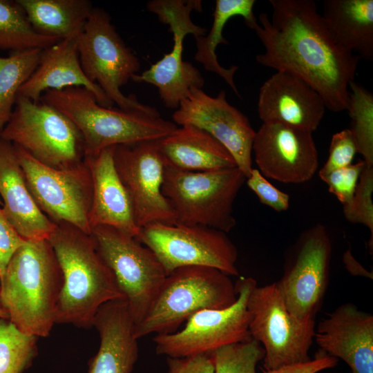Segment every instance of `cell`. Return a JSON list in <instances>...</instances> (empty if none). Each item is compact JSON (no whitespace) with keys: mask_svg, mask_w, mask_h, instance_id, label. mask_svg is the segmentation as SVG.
Returning <instances> with one entry per match:
<instances>
[{"mask_svg":"<svg viewBox=\"0 0 373 373\" xmlns=\"http://www.w3.org/2000/svg\"><path fill=\"white\" fill-rule=\"evenodd\" d=\"M60 40L37 33L17 0H0V51L43 50Z\"/></svg>","mask_w":373,"mask_h":373,"instance_id":"f1b7e54d","label":"cell"},{"mask_svg":"<svg viewBox=\"0 0 373 373\" xmlns=\"http://www.w3.org/2000/svg\"><path fill=\"white\" fill-rule=\"evenodd\" d=\"M251 337L265 350V371L308 362L315 318H298L287 309L276 282L255 286L247 300Z\"/></svg>","mask_w":373,"mask_h":373,"instance_id":"9c48e42d","label":"cell"},{"mask_svg":"<svg viewBox=\"0 0 373 373\" xmlns=\"http://www.w3.org/2000/svg\"><path fill=\"white\" fill-rule=\"evenodd\" d=\"M90 234L137 326L155 299L167 276L165 270L155 254L129 234L104 225L93 227Z\"/></svg>","mask_w":373,"mask_h":373,"instance_id":"30bf717a","label":"cell"},{"mask_svg":"<svg viewBox=\"0 0 373 373\" xmlns=\"http://www.w3.org/2000/svg\"><path fill=\"white\" fill-rule=\"evenodd\" d=\"M14 147L39 209L55 224L68 223L90 234L93 181L86 161L72 168L55 169L37 161L20 147Z\"/></svg>","mask_w":373,"mask_h":373,"instance_id":"5bb4252c","label":"cell"},{"mask_svg":"<svg viewBox=\"0 0 373 373\" xmlns=\"http://www.w3.org/2000/svg\"><path fill=\"white\" fill-rule=\"evenodd\" d=\"M237 299L229 275L208 267L178 268L169 274L143 320L135 326L139 339L154 334H169L196 312L224 309Z\"/></svg>","mask_w":373,"mask_h":373,"instance_id":"5b68a950","label":"cell"},{"mask_svg":"<svg viewBox=\"0 0 373 373\" xmlns=\"http://www.w3.org/2000/svg\"><path fill=\"white\" fill-rule=\"evenodd\" d=\"M321 16L336 44L373 59V0H325Z\"/></svg>","mask_w":373,"mask_h":373,"instance_id":"484cf974","label":"cell"},{"mask_svg":"<svg viewBox=\"0 0 373 373\" xmlns=\"http://www.w3.org/2000/svg\"><path fill=\"white\" fill-rule=\"evenodd\" d=\"M93 326L98 331L100 344L90 360L88 373H131L138 358V338L125 298L102 305Z\"/></svg>","mask_w":373,"mask_h":373,"instance_id":"44dd1931","label":"cell"},{"mask_svg":"<svg viewBox=\"0 0 373 373\" xmlns=\"http://www.w3.org/2000/svg\"><path fill=\"white\" fill-rule=\"evenodd\" d=\"M347 111L351 119V128L357 146L367 164L373 165V95L352 82Z\"/></svg>","mask_w":373,"mask_h":373,"instance_id":"4dcf8cb0","label":"cell"},{"mask_svg":"<svg viewBox=\"0 0 373 373\" xmlns=\"http://www.w3.org/2000/svg\"><path fill=\"white\" fill-rule=\"evenodd\" d=\"M0 207V278L14 254L26 242Z\"/></svg>","mask_w":373,"mask_h":373,"instance_id":"74e56055","label":"cell"},{"mask_svg":"<svg viewBox=\"0 0 373 373\" xmlns=\"http://www.w3.org/2000/svg\"><path fill=\"white\" fill-rule=\"evenodd\" d=\"M332 243L326 227L303 231L289 251L276 282L287 310L298 318H315L327 289Z\"/></svg>","mask_w":373,"mask_h":373,"instance_id":"9a60e30c","label":"cell"},{"mask_svg":"<svg viewBox=\"0 0 373 373\" xmlns=\"http://www.w3.org/2000/svg\"><path fill=\"white\" fill-rule=\"evenodd\" d=\"M314 339L326 354L344 361L352 373H373L372 314L342 304L319 321Z\"/></svg>","mask_w":373,"mask_h":373,"instance_id":"d6986e66","label":"cell"},{"mask_svg":"<svg viewBox=\"0 0 373 373\" xmlns=\"http://www.w3.org/2000/svg\"><path fill=\"white\" fill-rule=\"evenodd\" d=\"M269 2L271 17L262 12L249 27L265 49L256 57L257 62L302 79L320 94L327 109L347 110L349 85L361 57L336 44L314 1Z\"/></svg>","mask_w":373,"mask_h":373,"instance_id":"6da1fadb","label":"cell"},{"mask_svg":"<svg viewBox=\"0 0 373 373\" xmlns=\"http://www.w3.org/2000/svg\"><path fill=\"white\" fill-rule=\"evenodd\" d=\"M0 198L3 210L25 240H48L57 227L37 207L14 145L0 137Z\"/></svg>","mask_w":373,"mask_h":373,"instance_id":"7402d4cb","label":"cell"},{"mask_svg":"<svg viewBox=\"0 0 373 373\" xmlns=\"http://www.w3.org/2000/svg\"><path fill=\"white\" fill-rule=\"evenodd\" d=\"M39 35L76 39L93 8L88 0H17Z\"/></svg>","mask_w":373,"mask_h":373,"instance_id":"4316f807","label":"cell"},{"mask_svg":"<svg viewBox=\"0 0 373 373\" xmlns=\"http://www.w3.org/2000/svg\"><path fill=\"white\" fill-rule=\"evenodd\" d=\"M136 239L156 256L166 275L184 267L202 266L239 275L238 252L227 233L205 226L154 222L140 229Z\"/></svg>","mask_w":373,"mask_h":373,"instance_id":"8fae6325","label":"cell"},{"mask_svg":"<svg viewBox=\"0 0 373 373\" xmlns=\"http://www.w3.org/2000/svg\"><path fill=\"white\" fill-rule=\"evenodd\" d=\"M157 141L117 145L113 150L116 171L128 193L140 229L154 222H177L162 190L166 166Z\"/></svg>","mask_w":373,"mask_h":373,"instance_id":"2e32d148","label":"cell"},{"mask_svg":"<svg viewBox=\"0 0 373 373\" xmlns=\"http://www.w3.org/2000/svg\"><path fill=\"white\" fill-rule=\"evenodd\" d=\"M246 182L248 187L257 195L262 204L278 212L288 209L289 195L271 184L258 169H252Z\"/></svg>","mask_w":373,"mask_h":373,"instance_id":"8d00e7d4","label":"cell"},{"mask_svg":"<svg viewBox=\"0 0 373 373\" xmlns=\"http://www.w3.org/2000/svg\"><path fill=\"white\" fill-rule=\"evenodd\" d=\"M343 260L347 271L355 276H361L372 278V274L366 270L363 267L355 260L351 254L350 250H347L343 256Z\"/></svg>","mask_w":373,"mask_h":373,"instance_id":"60d3db41","label":"cell"},{"mask_svg":"<svg viewBox=\"0 0 373 373\" xmlns=\"http://www.w3.org/2000/svg\"><path fill=\"white\" fill-rule=\"evenodd\" d=\"M255 2L254 0H216L213 21L209 34L195 37L197 48L195 60L200 62L206 70L221 77L238 96L240 95L233 79L238 66H232L229 68L222 66L218 61L216 50L218 45L228 44L222 35V31L231 18L242 17L248 27L258 21L253 10Z\"/></svg>","mask_w":373,"mask_h":373,"instance_id":"83f0119b","label":"cell"},{"mask_svg":"<svg viewBox=\"0 0 373 373\" xmlns=\"http://www.w3.org/2000/svg\"><path fill=\"white\" fill-rule=\"evenodd\" d=\"M356 153V140L350 128L334 133L331 139L328 158L318 174L352 164Z\"/></svg>","mask_w":373,"mask_h":373,"instance_id":"d590c367","label":"cell"},{"mask_svg":"<svg viewBox=\"0 0 373 373\" xmlns=\"http://www.w3.org/2000/svg\"><path fill=\"white\" fill-rule=\"evenodd\" d=\"M326 109L314 88L286 71H276L259 90L258 113L262 122H276L313 133Z\"/></svg>","mask_w":373,"mask_h":373,"instance_id":"ffe728a7","label":"cell"},{"mask_svg":"<svg viewBox=\"0 0 373 373\" xmlns=\"http://www.w3.org/2000/svg\"><path fill=\"white\" fill-rule=\"evenodd\" d=\"M41 49H31L0 57V132L9 121L21 86L36 69Z\"/></svg>","mask_w":373,"mask_h":373,"instance_id":"f546056e","label":"cell"},{"mask_svg":"<svg viewBox=\"0 0 373 373\" xmlns=\"http://www.w3.org/2000/svg\"><path fill=\"white\" fill-rule=\"evenodd\" d=\"M373 165H365L361 172L352 202L343 206V211L347 221L366 226L371 232L368 242L370 254L373 249Z\"/></svg>","mask_w":373,"mask_h":373,"instance_id":"836d02e7","label":"cell"},{"mask_svg":"<svg viewBox=\"0 0 373 373\" xmlns=\"http://www.w3.org/2000/svg\"><path fill=\"white\" fill-rule=\"evenodd\" d=\"M114 146L85 157L93 181L89 215L90 229L109 226L136 238L140 232L128 193L117 174L113 160Z\"/></svg>","mask_w":373,"mask_h":373,"instance_id":"603a6c76","label":"cell"},{"mask_svg":"<svg viewBox=\"0 0 373 373\" xmlns=\"http://www.w3.org/2000/svg\"><path fill=\"white\" fill-rule=\"evenodd\" d=\"M337 363V358L325 353H319L314 359H311L308 362L285 366L274 370L264 371V373H317L334 367Z\"/></svg>","mask_w":373,"mask_h":373,"instance_id":"ab89813d","label":"cell"},{"mask_svg":"<svg viewBox=\"0 0 373 373\" xmlns=\"http://www.w3.org/2000/svg\"><path fill=\"white\" fill-rule=\"evenodd\" d=\"M63 275L56 323L93 326L104 303L124 298L115 276L98 254L90 236L68 223H57L48 239Z\"/></svg>","mask_w":373,"mask_h":373,"instance_id":"3957f363","label":"cell"},{"mask_svg":"<svg viewBox=\"0 0 373 373\" xmlns=\"http://www.w3.org/2000/svg\"><path fill=\"white\" fill-rule=\"evenodd\" d=\"M76 42L85 75L113 104L124 110L160 115L155 108L140 103L135 95L126 96L122 93L121 88L137 74L140 63L104 10L93 7Z\"/></svg>","mask_w":373,"mask_h":373,"instance_id":"ba28073f","label":"cell"},{"mask_svg":"<svg viewBox=\"0 0 373 373\" xmlns=\"http://www.w3.org/2000/svg\"><path fill=\"white\" fill-rule=\"evenodd\" d=\"M0 318L8 319L7 312L1 307H0Z\"/></svg>","mask_w":373,"mask_h":373,"instance_id":"b9f144b4","label":"cell"},{"mask_svg":"<svg viewBox=\"0 0 373 373\" xmlns=\"http://www.w3.org/2000/svg\"><path fill=\"white\" fill-rule=\"evenodd\" d=\"M146 9L155 14L162 23L169 25L173 45L169 53L142 74L134 75L131 80L154 85L164 106L177 109L191 88H202L204 84L200 70L182 59L184 37L189 34L195 37L204 36L207 32L191 18L193 10L202 11L201 1L153 0L148 2Z\"/></svg>","mask_w":373,"mask_h":373,"instance_id":"7c38bea8","label":"cell"},{"mask_svg":"<svg viewBox=\"0 0 373 373\" xmlns=\"http://www.w3.org/2000/svg\"><path fill=\"white\" fill-rule=\"evenodd\" d=\"M256 285L254 278L240 277L235 284L237 299L233 304L199 311L180 331L155 334L153 341L156 353L167 357L211 354L222 346L251 339L247 300Z\"/></svg>","mask_w":373,"mask_h":373,"instance_id":"4fadbf2b","label":"cell"},{"mask_svg":"<svg viewBox=\"0 0 373 373\" xmlns=\"http://www.w3.org/2000/svg\"><path fill=\"white\" fill-rule=\"evenodd\" d=\"M0 205H3V203H2V201H1V198H0Z\"/></svg>","mask_w":373,"mask_h":373,"instance_id":"7bdbcfd3","label":"cell"},{"mask_svg":"<svg viewBox=\"0 0 373 373\" xmlns=\"http://www.w3.org/2000/svg\"><path fill=\"white\" fill-rule=\"evenodd\" d=\"M0 137L55 169L72 168L84 160L83 140L77 126L61 112L41 101L18 95Z\"/></svg>","mask_w":373,"mask_h":373,"instance_id":"52a82bcc","label":"cell"},{"mask_svg":"<svg viewBox=\"0 0 373 373\" xmlns=\"http://www.w3.org/2000/svg\"><path fill=\"white\" fill-rule=\"evenodd\" d=\"M246 179L237 166L208 171L166 166L162 190L177 222L228 233L236 225L233 206Z\"/></svg>","mask_w":373,"mask_h":373,"instance_id":"8992f818","label":"cell"},{"mask_svg":"<svg viewBox=\"0 0 373 373\" xmlns=\"http://www.w3.org/2000/svg\"><path fill=\"white\" fill-rule=\"evenodd\" d=\"M213 373H257V363L265 356L260 343L253 339L222 346L211 353Z\"/></svg>","mask_w":373,"mask_h":373,"instance_id":"d6a6232c","label":"cell"},{"mask_svg":"<svg viewBox=\"0 0 373 373\" xmlns=\"http://www.w3.org/2000/svg\"><path fill=\"white\" fill-rule=\"evenodd\" d=\"M166 166L187 171L236 167L229 152L205 131L191 124L177 128L157 141Z\"/></svg>","mask_w":373,"mask_h":373,"instance_id":"d4e9b609","label":"cell"},{"mask_svg":"<svg viewBox=\"0 0 373 373\" xmlns=\"http://www.w3.org/2000/svg\"><path fill=\"white\" fill-rule=\"evenodd\" d=\"M37 339L0 318V373H21L37 354Z\"/></svg>","mask_w":373,"mask_h":373,"instance_id":"1f68e13d","label":"cell"},{"mask_svg":"<svg viewBox=\"0 0 373 373\" xmlns=\"http://www.w3.org/2000/svg\"><path fill=\"white\" fill-rule=\"evenodd\" d=\"M167 373H213L211 354L167 357Z\"/></svg>","mask_w":373,"mask_h":373,"instance_id":"f35d334b","label":"cell"},{"mask_svg":"<svg viewBox=\"0 0 373 373\" xmlns=\"http://www.w3.org/2000/svg\"><path fill=\"white\" fill-rule=\"evenodd\" d=\"M365 165V162L361 160L356 164L318 175L327 184L329 191L336 197L343 206H345L352 200Z\"/></svg>","mask_w":373,"mask_h":373,"instance_id":"e575fe53","label":"cell"},{"mask_svg":"<svg viewBox=\"0 0 373 373\" xmlns=\"http://www.w3.org/2000/svg\"><path fill=\"white\" fill-rule=\"evenodd\" d=\"M172 117L175 124H191L209 133L229 152L246 178L250 175L256 131L248 118L228 102L224 90L213 97L202 88H191Z\"/></svg>","mask_w":373,"mask_h":373,"instance_id":"e0dca14e","label":"cell"},{"mask_svg":"<svg viewBox=\"0 0 373 373\" xmlns=\"http://www.w3.org/2000/svg\"><path fill=\"white\" fill-rule=\"evenodd\" d=\"M39 101L61 112L77 126L83 140L84 157L117 145L160 140L178 128L160 115L103 106L83 87L47 90Z\"/></svg>","mask_w":373,"mask_h":373,"instance_id":"277c9868","label":"cell"},{"mask_svg":"<svg viewBox=\"0 0 373 373\" xmlns=\"http://www.w3.org/2000/svg\"><path fill=\"white\" fill-rule=\"evenodd\" d=\"M252 152L260 173L283 183L307 182L318 167L312 133L283 124L262 122Z\"/></svg>","mask_w":373,"mask_h":373,"instance_id":"ac0fdd59","label":"cell"},{"mask_svg":"<svg viewBox=\"0 0 373 373\" xmlns=\"http://www.w3.org/2000/svg\"><path fill=\"white\" fill-rule=\"evenodd\" d=\"M70 87L88 89L103 106L113 105L103 90L85 75L80 64L76 39H63L41 50L36 69L21 86L18 95L37 102L47 90Z\"/></svg>","mask_w":373,"mask_h":373,"instance_id":"cb8c5ba5","label":"cell"},{"mask_svg":"<svg viewBox=\"0 0 373 373\" xmlns=\"http://www.w3.org/2000/svg\"><path fill=\"white\" fill-rule=\"evenodd\" d=\"M63 275L48 240H26L0 278V307L21 332L48 336L56 323Z\"/></svg>","mask_w":373,"mask_h":373,"instance_id":"7a4b0ae2","label":"cell"}]
</instances>
